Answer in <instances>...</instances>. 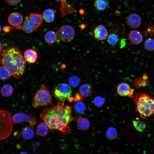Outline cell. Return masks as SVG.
I'll return each instance as SVG.
<instances>
[{"mask_svg":"<svg viewBox=\"0 0 154 154\" xmlns=\"http://www.w3.org/2000/svg\"><path fill=\"white\" fill-rule=\"evenodd\" d=\"M40 117L51 131L63 132L72 120V110L70 106L59 102L43 109Z\"/></svg>","mask_w":154,"mask_h":154,"instance_id":"obj_1","label":"cell"},{"mask_svg":"<svg viewBox=\"0 0 154 154\" xmlns=\"http://www.w3.org/2000/svg\"><path fill=\"white\" fill-rule=\"evenodd\" d=\"M0 62L16 78H20L25 71V65L24 58L17 47H13L3 50L0 55Z\"/></svg>","mask_w":154,"mask_h":154,"instance_id":"obj_2","label":"cell"},{"mask_svg":"<svg viewBox=\"0 0 154 154\" xmlns=\"http://www.w3.org/2000/svg\"><path fill=\"white\" fill-rule=\"evenodd\" d=\"M135 110L142 118L148 117L154 113V98L145 93L136 95L133 98Z\"/></svg>","mask_w":154,"mask_h":154,"instance_id":"obj_3","label":"cell"},{"mask_svg":"<svg viewBox=\"0 0 154 154\" xmlns=\"http://www.w3.org/2000/svg\"><path fill=\"white\" fill-rule=\"evenodd\" d=\"M42 16L38 13H31L26 17L20 26L13 29H21L26 33H30L37 30L43 23Z\"/></svg>","mask_w":154,"mask_h":154,"instance_id":"obj_4","label":"cell"},{"mask_svg":"<svg viewBox=\"0 0 154 154\" xmlns=\"http://www.w3.org/2000/svg\"><path fill=\"white\" fill-rule=\"evenodd\" d=\"M13 128L10 113L7 111L0 109V141L8 138Z\"/></svg>","mask_w":154,"mask_h":154,"instance_id":"obj_5","label":"cell"},{"mask_svg":"<svg viewBox=\"0 0 154 154\" xmlns=\"http://www.w3.org/2000/svg\"><path fill=\"white\" fill-rule=\"evenodd\" d=\"M33 106L37 108L39 106H47L51 104L52 96L48 88L44 84L36 93L34 98Z\"/></svg>","mask_w":154,"mask_h":154,"instance_id":"obj_6","label":"cell"},{"mask_svg":"<svg viewBox=\"0 0 154 154\" xmlns=\"http://www.w3.org/2000/svg\"><path fill=\"white\" fill-rule=\"evenodd\" d=\"M72 90L70 87L66 83H60L55 88L53 95L59 101L64 102L70 97Z\"/></svg>","mask_w":154,"mask_h":154,"instance_id":"obj_7","label":"cell"},{"mask_svg":"<svg viewBox=\"0 0 154 154\" xmlns=\"http://www.w3.org/2000/svg\"><path fill=\"white\" fill-rule=\"evenodd\" d=\"M56 33L57 37L65 43L71 41L74 38L75 35L74 28L68 25H64L61 27Z\"/></svg>","mask_w":154,"mask_h":154,"instance_id":"obj_8","label":"cell"},{"mask_svg":"<svg viewBox=\"0 0 154 154\" xmlns=\"http://www.w3.org/2000/svg\"><path fill=\"white\" fill-rule=\"evenodd\" d=\"M12 121L15 124L21 122H27L31 126H34L37 122L36 117L34 115L22 112L15 114L12 117Z\"/></svg>","mask_w":154,"mask_h":154,"instance_id":"obj_9","label":"cell"},{"mask_svg":"<svg viewBox=\"0 0 154 154\" xmlns=\"http://www.w3.org/2000/svg\"><path fill=\"white\" fill-rule=\"evenodd\" d=\"M141 22V18L138 14L132 13L127 17L126 23L129 27L131 29H135L139 27Z\"/></svg>","mask_w":154,"mask_h":154,"instance_id":"obj_10","label":"cell"},{"mask_svg":"<svg viewBox=\"0 0 154 154\" xmlns=\"http://www.w3.org/2000/svg\"><path fill=\"white\" fill-rule=\"evenodd\" d=\"M23 17L20 13L14 12L11 13L8 18L9 24L13 27L11 29L17 27L22 24L23 22Z\"/></svg>","mask_w":154,"mask_h":154,"instance_id":"obj_11","label":"cell"},{"mask_svg":"<svg viewBox=\"0 0 154 154\" xmlns=\"http://www.w3.org/2000/svg\"><path fill=\"white\" fill-rule=\"evenodd\" d=\"M134 90L131 89L127 83L122 82L119 84L117 88V92L118 95L122 96H128L131 97L133 94Z\"/></svg>","mask_w":154,"mask_h":154,"instance_id":"obj_12","label":"cell"},{"mask_svg":"<svg viewBox=\"0 0 154 154\" xmlns=\"http://www.w3.org/2000/svg\"><path fill=\"white\" fill-rule=\"evenodd\" d=\"M95 38L99 40H104L107 38L108 32L106 28L100 25L96 27L93 31Z\"/></svg>","mask_w":154,"mask_h":154,"instance_id":"obj_13","label":"cell"},{"mask_svg":"<svg viewBox=\"0 0 154 154\" xmlns=\"http://www.w3.org/2000/svg\"><path fill=\"white\" fill-rule=\"evenodd\" d=\"M128 38L131 44L137 45L142 42L143 38V35L139 31L133 30L129 33Z\"/></svg>","mask_w":154,"mask_h":154,"instance_id":"obj_14","label":"cell"},{"mask_svg":"<svg viewBox=\"0 0 154 154\" xmlns=\"http://www.w3.org/2000/svg\"><path fill=\"white\" fill-rule=\"evenodd\" d=\"M25 59L30 63H35L37 58L38 55L37 52L31 49L26 50L24 54Z\"/></svg>","mask_w":154,"mask_h":154,"instance_id":"obj_15","label":"cell"},{"mask_svg":"<svg viewBox=\"0 0 154 154\" xmlns=\"http://www.w3.org/2000/svg\"><path fill=\"white\" fill-rule=\"evenodd\" d=\"M93 88L89 84H82L79 89V92L81 96L84 97H87L92 94Z\"/></svg>","mask_w":154,"mask_h":154,"instance_id":"obj_16","label":"cell"},{"mask_svg":"<svg viewBox=\"0 0 154 154\" xmlns=\"http://www.w3.org/2000/svg\"><path fill=\"white\" fill-rule=\"evenodd\" d=\"M56 10L51 9L45 10L42 14L43 19L47 23L53 22L54 19V16Z\"/></svg>","mask_w":154,"mask_h":154,"instance_id":"obj_17","label":"cell"},{"mask_svg":"<svg viewBox=\"0 0 154 154\" xmlns=\"http://www.w3.org/2000/svg\"><path fill=\"white\" fill-rule=\"evenodd\" d=\"M76 124L78 129L82 131L86 130L90 127L88 120L85 118L79 117L76 120Z\"/></svg>","mask_w":154,"mask_h":154,"instance_id":"obj_18","label":"cell"},{"mask_svg":"<svg viewBox=\"0 0 154 154\" xmlns=\"http://www.w3.org/2000/svg\"><path fill=\"white\" fill-rule=\"evenodd\" d=\"M48 126L44 122L39 123L37 126L36 131L38 135L41 136H44L48 133Z\"/></svg>","mask_w":154,"mask_h":154,"instance_id":"obj_19","label":"cell"},{"mask_svg":"<svg viewBox=\"0 0 154 154\" xmlns=\"http://www.w3.org/2000/svg\"><path fill=\"white\" fill-rule=\"evenodd\" d=\"M21 133L22 137L27 140L32 139L34 135L33 130L31 127L29 126L25 127L22 128Z\"/></svg>","mask_w":154,"mask_h":154,"instance_id":"obj_20","label":"cell"},{"mask_svg":"<svg viewBox=\"0 0 154 154\" xmlns=\"http://www.w3.org/2000/svg\"><path fill=\"white\" fill-rule=\"evenodd\" d=\"M57 36L54 32L48 31L45 34L44 37L45 41L48 44H51L55 42L57 39Z\"/></svg>","mask_w":154,"mask_h":154,"instance_id":"obj_21","label":"cell"},{"mask_svg":"<svg viewBox=\"0 0 154 154\" xmlns=\"http://www.w3.org/2000/svg\"><path fill=\"white\" fill-rule=\"evenodd\" d=\"M109 4V0H95L94 2L95 7L99 11L106 10Z\"/></svg>","mask_w":154,"mask_h":154,"instance_id":"obj_22","label":"cell"},{"mask_svg":"<svg viewBox=\"0 0 154 154\" xmlns=\"http://www.w3.org/2000/svg\"><path fill=\"white\" fill-rule=\"evenodd\" d=\"M14 89L12 86L9 84H7L3 86L1 88V92L2 95L7 97L12 95Z\"/></svg>","mask_w":154,"mask_h":154,"instance_id":"obj_23","label":"cell"},{"mask_svg":"<svg viewBox=\"0 0 154 154\" xmlns=\"http://www.w3.org/2000/svg\"><path fill=\"white\" fill-rule=\"evenodd\" d=\"M11 75V72L8 68L2 65L0 67V79L2 80H7Z\"/></svg>","mask_w":154,"mask_h":154,"instance_id":"obj_24","label":"cell"},{"mask_svg":"<svg viewBox=\"0 0 154 154\" xmlns=\"http://www.w3.org/2000/svg\"><path fill=\"white\" fill-rule=\"evenodd\" d=\"M133 123L136 129L140 132H142L146 127V124L145 122L139 120H133Z\"/></svg>","mask_w":154,"mask_h":154,"instance_id":"obj_25","label":"cell"},{"mask_svg":"<svg viewBox=\"0 0 154 154\" xmlns=\"http://www.w3.org/2000/svg\"><path fill=\"white\" fill-rule=\"evenodd\" d=\"M117 133L116 130L114 127L109 128L106 132L107 137L110 140H112L116 138Z\"/></svg>","mask_w":154,"mask_h":154,"instance_id":"obj_26","label":"cell"},{"mask_svg":"<svg viewBox=\"0 0 154 154\" xmlns=\"http://www.w3.org/2000/svg\"><path fill=\"white\" fill-rule=\"evenodd\" d=\"M75 111L78 114L84 113L86 110L85 106L84 103L80 101H77L74 105Z\"/></svg>","mask_w":154,"mask_h":154,"instance_id":"obj_27","label":"cell"},{"mask_svg":"<svg viewBox=\"0 0 154 154\" xmlns=\"http://www.w3.org/2000/svg\"><path fill=\"white\" fill-rule=\"evenodd\" d=\"M80 82V78L76 76H72L70 77L68 79L70 85L74 88L78 86Z\"/></svg>","mask_w":154,"mask_h":154,"instance_id":"obj_28","label":"cell"},{"mask_svg":"<svg viewBox=\"0 0 154 154\" xmlns=\"http://www.w3.org/2000/svg\"><path fill=\"white\" fill-rule=\"evenodd\" d=\"M118 40L117 35L115 33H111L108 36L107 41L109 44L112 46H115Z\"/></svg>","mask_w":154,"mask_h":154,"instance_id":"obj_29","label":"cell"},{"mask_svg":"<svg viewBox=\"0 0 154 154\" xmlns=\"http://www.w3.org/2000/svg\"><path fill=\"white\" fill-rule=\"evenodd\" d=\"M145 48L149 51H153L154 50V39L148 38L146 39L144 43Z\"/></svg>","mask_w":154,"mask_h":154,"instance_id":"obj_30","label":"cell"},{"mask_svg":"<svg viewBox=\"0 0 154 154\" xmlns=\"http://www.w3.org/2000/svg\"><path fill=\"white\" fill-rule=\"evenodd\" d=\"M94 102L95 105L99 107H101L104 104L105 100L103 97L97 96L94 98Z\"/></svg>","mask_w":154,"mask_h":154,"instance_id":"obj_31","label":"cell"},{"mask_svg":"<svg viewBox=\"0 0 154 154\" xmlns=\"http://www.w3.org/2000/svg\"><path fill=\"white\" fill-rule=\"evenodd\" d=\"M6 3L11 6H15L17 5L21 0H5Z\"/></svg>","mask_w":154,"mask_h":154,"instance_id":"obj_32","label":"cell"},{"mask_svg":"<svg viewBox=\"0 0 154 154\" xmlns=\"http://www.w3.org/2000/svg\"><path fill=\"white\" fill-rule=\"evenodd\" d=\"M3 30L6 33H9L10 32L11 30V28L9 26H5L3 28Z\"/></svg>","mask_w":154,"mask_h":154,"instance_id":"obj_33","label":"cell"},{"mask_svg":"<svg viewBox=\"0 0 154 154\" xmlns=\"http://www.w3.org/2000/svg\"><path fill=\"white\" fill-rule=\"evenodd\" d=\"M3 47L2 43L0 42V53L1 52Z\"/></svg>","mask_w":154,"mask_h":154,"instance_id":"obj_34","label":"cell"},{"mask_svg":"<svg viewBox=\"0 0 154 154\" xmlns=\"http://www.w3.org/2000/svg\"><path fill=\"white\" fill-rule=\"evenodd\" d=\"M84 11L83 10L81 9V10H80V14H82V13H83V14L84 13Z\"/></svg>","mask_w":154,"mask_h":154,"instance_id":"obj_35","label":"cell"},{"mask_svg":"<svg viewBox=\"0 0 154 154\" xmlns=\"http://www.w3.org/2000/svg\"><path fill=\"white\" fill-rule=\"evenodd\" d=\"M1 28L0 25V32L1 31Z\"/></svg>","mask_w":154,"mask_h":154,"instance_id":"obj_36","label":"cell"},{"mask_svg":"<svg viewBox=\"0 0 154 154\" xmlns=\"http://www.w3.org/2000/svg\"><path fill=\"white\" fill-rule=\"evenodd\" d=\"M132 0V1H133V0Z\"/></svg>","mask_w":154,"mask_h":154,"instance_id":"obj_37","label":"cell"}]
</instances>
